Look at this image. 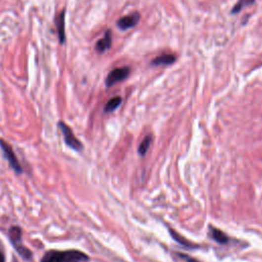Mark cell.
<instances>
[{
	"mask_svg": "<svg viewBox=\"0 0 262 262\" xmlns=\"http://www.w3.org/2000/svg\"><path fill=\"white\" fill-rule=\"evenodd\" d=\"M89 256L78 250H50L43 256L41 262H89Z\"/></svg>",
	"mask_w": 262,
	"mask_h": 262,
	"instance_id": "6da1fadb",
	"label": "cell"
},
{
	"mask_svg": "<svg viewBox=\"0 0 262 262\" xmlns=\"http://www.w3.org/2000/svg\"><path fill=\"white\" fill-rule=\"evenodd\" d=\"M22 228L20 226H11L9 228L8 232V237L11 242V245L13 246L14 250L18 252V254L24 258L25 260H31L32 259V252L29 250L27 247H25L22 243Z\"/></svg>",
	"mask_w": 262,
	"mask_h": 262,
	"instance_id": "7a4b0ae2",
	"label": "cell"
},
{
	"mask_svg": "<svg viewBox=\"0 0 262 262\" xmlns=\"http://www.w3.org/2000/svg\"><path fill=\"white\" fill-rule=\"evenodd\" d=\"M59 127L62 130V133L64 135V139L66 144L72 150L76 152H81L83 150V144L82 142L75 136L74 132L72 129L64 122H59Z\"/></svg>",
	"mask_w": 262,
	"mask_h": 262,
	"instance_id": "3957f363",
	"label": "cell"
},
{
	"mask_svg": "<svg viewBox=\"0 0 262 262\" xmlns=\"http://www.w3.org/2000/svg\"><path fill=\"white\" fill-rule=\"evenodd\" d=\"M0 148H1L8 164L14 170V172L18 173V174H22L23 168H22L21 164L19 163L18 158H17L16 154H14L12 148L10 147V144L7 143L6 141H4L3 139H0Z\"/></svg>",
	"mask_w": 262,
	"mask_h": 262,
	"instance_id": "277c9868",
	"label": "cell"
},
{
	"mask_svg": "<svg viewBox=\"0 0 262 262\" xmlns=\"http://www.w3.org/2000/svg\"><path fill=\"white\" fill-rule=\"evenodd\" d=\"M130 75V68L128 67H122V68H117L114 69L109 73V75L106 79V85L107 87H112L115 84H117L119 82L124 81L127 79Z\"/></svg>",
	"mask_w": 262,
	"mask_h": 262,
	"instance_id": "5b68a950",
	"label": "cell"
},
{
	"mask_svg": "<svg viewBox=\"0 0 262 262\" xmlns=\"http://www.w3.org/2000/svg\"><path fill=\"white\" fill-rule=\"evenodd\" d=\"M140 20V14L138 12H132L131 14H128V16L122 17L120 20L117 22V26L122 31L128 30V29H131L135 27Z\"/></svg>",
	"mask_w": 262,
	"mask_h": 262,
	"instance_id": "8992f818",
	"label": "cell"
},
{
	"mask_svg": "<svg viewBox=\"0 0 262 262\" xmlns=\"http://www.w3.org/2000/svg\"><path fill=\"white\" fill-rule=\"evenodd\" d=\"M176 62V56L174 54H161L152 61L151 65L154 67H160V66H171Z\"/></svg>",
	"mask_w": 262,
	"mask_h": 262,
	"instance_id": "52a82bcc",
	"label": "cell"
},
{
	"mask_svg": "<svg viewBox=\"0 0 262 262\" xmlns=\"http://www.w3.org/2000/svg\"><path fill=\"white\" fill-rule=\"evenodd\" d=\"M111 45H112V32L108 30L105 33V36L96 42L95 49L98 53H104L105 51L111 48Z\"/></svg>",
	"mask_w": 262,
	"mask_h": 262,
	"instance_id": "ba28073f",
	"label": "cell"
},
{
	"mask_svg": "<svg viewBox=\"0 0 262 262\" xmlns=\"http://www.w3.org/2000/svg\"><path fill=\"white\" fill-rule=\"evenodd\" d=\"M55 24H56V30H57V35H59V39L61 44L65 43L66 41V31H65V10H62L60 14H57L55 19Z\"/></svg>",
	"mask_w": 262,
	"mask_h": 262,
	"instance_id": "9c48e42d",
	"label": "cell"
},
{
	"mask_svg": "<svg viewBox=\"0 0 262 262\" xmlns=\"http://www.w3.org/2000/svg\"><path fill=\"white\" fill-rule=\"evenodd\" d=\"M209 236L212 240H214L218 244L225 245L229 242V238L227 237L226 234H224L223 231H221L220 229H218L212 225L209 226Z\"/></svg>",
	"mask_w": 262,
	"mask_h": 262,
	"instance_id": "30bf717a",
	"label": "cell"
},
{
	"mask_svg": "<svg viewBox=\"0 0 262 262\" xmlns=\"http://www.w3.org/2000/svg\"><path fill=\"white\" fill-rule=\"evenodd\" d=\"M121 104H122V98L120 96H115L111 98L105 106V113L114 112L116 109H118L120 107Z\"/></svg>",
	"mask_w": 262,
	"mask_h": 262,
	"instance_id": "8fae6325",
	"label": "cell"
},
{
	"mask_svg": "<svg viewBox=\"0 0 262 262\" xmlns=\"http://www.w3.org/2000/svg\"><path fill=\"white\" fill-rule=\"evenodd\" d=\"M169 231H170L171 237H172L174 240H175L177 243H179L180 245L186 247V248H193V247H195L194 244H192L190 241H187L186 239H184L183 237H181V236L178 234L177 231L173 230V229H171V228H169Z\"/></svg>",
	"mask_w": 262,
	"mask_h": 262,
	"instance_id": "7c38bea8",
	"label": "cell"
},
{
	"mask_svg": "<svg viewBox=\"0 0 262 262\" xmlns=\"http://www.w3.org/2000/svg\"><path fill=\"white\" fill-rule=\"evenodd\" d=\"M152 140H153V137L151 134H148L147 136H145L143 138V140L141 141L139 148H138V154L140 156H144L145 154H147L149 148L151 147V143H152Z\"/></svg>",
	"mask_w": 262,
	"mask_h": 262,
	"instance_id": "4fadbf2b",
	"label": "cell"
},
{
	"mask_svg": "<svg viewBox=\"0 0 262 262\" xmlns=\"http://www.w3.org/2000/svg\"><path fill=\"white\" fill-rule=\"evenodd\" d=\"M255 3V0H239L237 4L232 7L231 13H239L246 6H250Z\"/></svg>",
	"mask_w": 262,
	"mask_h": 262,
	"instance_id": "5bb4252c",
	"label": "cell"
},
{
	"mask_svg": "<svg viewBox=\"0 0 262 262\" xmlns=\"http://www.w3.org/2000/svg\"><path fill=\"white\" fill-rule=\"evenodd\" d=\"M177 256L183 261V262H200L198 261L197 259L191 257V256H188L186 254H183V253H177Z\"/></svg>",
	"mask_w": 262,
	"mask_h": 262,
	"instance_id": "9a60e30c",
	"label": "cell"
},
{
	"mask_svg": "<svg viewBox=\"0 0 262 262\" xmlns=\"http://www.w3.org/2000/svg\"><path fill=\"white\" fill-rule=\"evenodd\" d=\"M0 262H5V258H4V255L0 252Z\"/></svg>",
	"mask_w": 262,
	"mask_h": 262,
	"instance_id": "2e32d148",
	"label": "cell"
}]
</instances>
